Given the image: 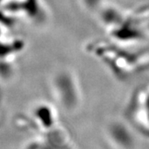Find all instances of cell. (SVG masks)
<instances>
[{
	"instance_id": "obj_1",
	"label": "cell",
	"mask_w": 149,
	"mask_h": 149,
	"mask_svg": "<svg viewBox=\"0 0 149 149\" xmlns=\"http://www.w3.org/2000/svg\"><path fill=\"white\" fill-rule=\"evenodd\" d=\"M114 18H115V19H118V14H115V17H114ZM114 21H115V20H111V21L108 22V23H109V24H112V23H113V22ZM118 21V20H117V21L114 22V25H115V24L117 23Z\"/></svg>"
}]
</instances>
